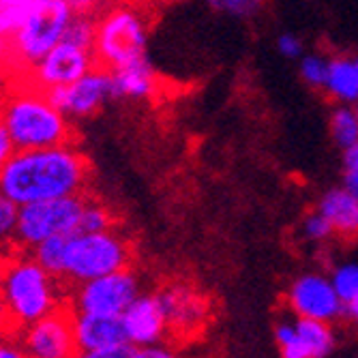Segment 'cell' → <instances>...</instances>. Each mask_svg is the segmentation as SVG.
Segmentation results:
<instances>
[{
	"mask_svg": "<svg viewBox=\"0 0 358 358\" xmlns=\"http://www.w3.org/2000/svg\"><path fill=\"white\" fill-rule=\"evenodd\" d=\"M90 161L76 142L15 150L0 170V193L17 206L86 193Z\"/></svg>",
	"mask_w": 358,
	"mask_h": 358,
	"instance_id": "cell-1",
	"label": "cell"
},
{
	"mask_svg": "<svg viewBox=\"0 0 358 358\" xmlns=\"http://www.w3.org/2000/svg\"><path fill=\"white\" fill-rule=\"evenodd\" d=\"M0 118L17 150L76 142L71 118L54 106L48 90L24 78L0 90Z\"/></svg>",
	"mask_w": 358,
	"mask_h": 358,
	"instance_id": "cell-2",
	"label": "cell"
},
{
	"mask_svg": "<svg viewBox=\"0 0 358 358\" xmlns=\"http://www.w3.org/2000/svg\"><path fill=\"white\" fill-rule=\"evenodd\" d=\"M67 292L69 287L26 249L17 247L0 264V294L17 329H26L28 324L67 305Z\"/></svg>",
	"mask_w": 358,
	"mask_h": 358,
	"instance_id": "cell-3",
	"label": "cell"
},
{
	"mask_svg": "<svg viewBox=\"0 0 358 358\" xmlns=\"http://www.w3.org/2000/svg\"><path fill=\"white\" fill-rule=\"evenodd\" d=\"M76 17L73 7L67 0H35L26 13L22 26L9 43L7 69L20 78L32 64H37L50 50H54Z\"/></svg>",
	"mask_w": 358,
	"mask_h": 358,
	"instance_id": "cell-4",
	"label": "cell"
},
{
	"mask_svg": "<svg viewBox=\"0 0 358 358\" xmlns=\"http://www.w3.org/2000/svg\"><path fill=\"white\" fill-rule=\"evenodd\" d=\"M131 241L114 227L101 232H76L64 245L62 283L73 287L78 283L103 277L131 266Z\"/></svg>",
	"mask_w": 358,
	"mask_h": 358,
	"instance_id": "cell-5",
	"label": "cell"
},
{
	"mask_svg": "<svg viewBox=\"0 0 358 358\" xmlns=\"http://www.w3.org/2000/svg\"><path fill=\"white\" fill-rule=\"evenodd\" d=\"M148 22L131 5H116L96 17L94 58L106 69H116L136 58L146 56Z\"/></svg>",
	"mask_w": 358,
	"mask_h": 358,
	"instance_id": "cell-6",
	"label": "cell"
},
{
	"mask_svg": "<svg viewBox=\"0 0 358 358\" xmlns=\"http://www.w3.org/2000/svg\"><path fill=\"white\" fill-rule=\"evenodd\" d=\"M88 193L67 198L41 200L20 206L15 225V245L30 251L52 236H71L80 230V217Z\"/></svg>",
	"mask_w": 358,
	"mask_h": 358,
	"instance_id": "cell-7",
	"label": "cell"
},
{
	"mask_svg": "<svg viewBox=\"0 0 358 358\" xmlns=\"http://www.w3.org/2000/svg\"><path fill=\"white\" fill-rule=\"evenodd\" d=\"M142 294L140 279L131 268H122L69 287L67 303L78 313L122 315Z\"/></svg>",
	"mask_w": 358,
	"mask_h": 358,
	"instance_id": "cell-8",
	"label": "cell"
},
{
	"mask_svg": "<svg viewBox=\"0 0 358 358\" xmlns=\"http://www.w3.org/2000/svg\"><path fill=\"white\" fill-rule=\"evenodd\" d=\"M78 356L86 358H136L138 348L129 343L120 315L73 311Z\"/></svg>",
	"mask_w": 358,
	"mask_h": 358,
	"instance_id": "cell-9",
	"label": "cell"
},
{
	"mask_svg": "<svg viewBox=\"0 0 358 358\" xmlns=\"http://www.w3.org/2000/svg\"><path fill=\"white\" fill-rule=\"evenodd\" d=\"M275 343L283 358H324L337 350L333 322L311 317H281L275 324Z\"/></svg>",
	"mask_w": 358,
	"mask_h": 358,
	"instance_id": "cell-10",
	"label": "cell"
},
{
	"mask_svg": "<svg viewBox=\"0 0 358 358\" xmlns=\"http://www.w3.org/2000/svg\"><path fill=\"white\" fill-rule=\"evenodd\" d=\"M168 317L170 333L189 339L204 331L210 317V301L202 289L187 281H170L157 292Z\"/></svg>",
	"mask_w": 358,
	"mask_h": 358,
	"instance_id": "cell-11",
	"label": "cell"
},
{
	"mask_svg": "<svg viewBox=\"0 0 358 358\" xmlns=\"http://www.w3.org/2000/svg\"><path fill=\"white\" fill-rule=\"evenodd\" d=\"M54 106L71 120H86L99 114L110 99H114V82L110 69L96 64L80 80L48 90Z\"/></svg>",
	"mask_w": 358,
	"mask_h": 358,
	"instance_id": "cell-12",
	"label": "cell"
},
{
	"mask_svg": "<svg viewBox=\"0 0 358 358\" xmlns=\"http://www.w3.org/2000/svg\"><path fill=\"white\" fill-rule=\"evenodd\" d=\"M26 356L32 358H71L78 356L73 309L62 305L54 313L20 329Z\"/></svg>",
	"mask_w": 358,
	"mask_h": 358,
	"instance_id": "cell-13",
	"label": "cell"
},
{
	"mask_svg": "<svg viewBox=\"0 0 358 358\" xmlns=\"http://www.w3.org/2000/svg\"><path fill=\"white\" fill-rule=\"evenodd\" d=\"M96 58L92 50L73 45L69 41H60L54 50H50L37 64L20 76L28 80L30 84H35L43 90H54L58 86H67L82 76H86L90 69L96 67Z\"/></svg>",
	"mask_w": 358,
	"mask_h": 358,
	"instance_id": "cell-14",
	"label": "cell"
},
{
	"mask_svg": "<svg viewBox=\"0 0 358 358\" xmlns=\"http://www.w3.org/2000/svg\"><path fill=\"white\" fill-rule=\"evenodd\" d=\"M285 305L292 315L337 322L343 317V301L331 281V275L303 273L289 283Z\"/></svg>",
	"mask_w": 358,
	"mask_h": 358,
	"instance_id": "cell-15",
	"label": "cell"
},
{
	"mask_svg": "<svg viewBox=\"0 0 358 358\" xmlns=\"http://www.w3.org/2000/svg\"><path fill=\"white\" fill-rule=\"evenodd\" d=\"M120 317L129 343L136 348L164 343L170 333L168 317L164 313V307H161L157 292L155 294H140Z\"/></svg>",
	"mask_w": 358,
	"mask_h": 358,
	"instance_id": "cell-16",
	"label": "cell"
},
{
	"mask_svg": "<svg viewBox=\"0 0 358 358\" xmlns=\"http://www.w3.org/2000/svg\"><path fill=\"white\" fill-rule=\"evenodd\" d=\"M114 82V99L148 101L159 92L161 82L148 56L136 58L116 69H110Z\"/></svg>",
	"mask_w": 358,
	"mask_h": 358,
	"instance_id": "cell-17",
	"label": "cell"
},
{
	"mask_svg": "<svg viewBox=\"0 0 358 358\" xmlns=\"http://www.w3.org/2000/svg\"><path fill=\"white\" fill-rule=\"evenodd\" d=\"M335 230V238L354 241L358 238V198L343 185L324 191L315 206Z\"/></svg>",
	"mask_w": 358,
	"mask_h": 358,
	"instance_id": "cell-18",
	"label": "cell"
},
{
	"mask_svg": "<svg viewBox=\"0 0 358 358\" xmlns=\"http://www.w3.org/2000/svg\"><path fill=\"white\" fill-rule=\"evenodd\" d=\"M333 103L356 106L358 101V54H339L331 58L327 84L322 88Z\"/></svg>",
	"mask_w": 358,
	"mask_h": 358,
	"instance_id": "cell-19",
	"label": "cell"
},
{
	"mask_svg": "<svg viewBox=\"0 0 358 358\" xmlns=\"http://www.w3.org/2000/svg\"><path fill=\"white\" fill-rule=\"evenodd\" d=\"M331 138L337 148L345 150L354 144H358V112L354 106L335 103L331 118H329Z\"/></svg>",
	"mask_w": 358,
	"mask_h": 358,
	"instance_id": "cell-20",
	"label": "cell"
},
{
	"mask_svg": "<svg viewBox=\"0 0 358 358\" xmlns=\"http://www.w3.org/2000/svg\"><path fill=\"white\" fill-rule=\"evenodd\" d=\"M64 245H67V236H52L30 249L32 257L52 275H56L60 281H62V268H64Z\"/></svg>",
	"mask_w": 358,
	"mask_h": 358,
	"instance_id": "cell-21",
	"label": "cell"
},
{
	"mask_svg": "<svg viewBox=\"0 0 358 358\" xmlns=\"http://www.w3.org/2000/svg\"><path fill=\"white\" fill-rule=\"evenodd\" d=\"M329 64H331L329 56H324L320 52H305L299 60V76L309 88L322 90L324 84H327Z\"/></svg>",
	"mask_w": 358,
	"mask_h": 358,
	"instance_id": "cell-22",
	"label": "cell"
},
{
	"mask_svg": "<svg viewBox=\"0 0 358 358\" xmlns=\"http://www.w3.org/2000/svg\"><path fill=\"white\" fill-rule=\"evenodd\" d=\"M35 0H0V39L9 41L22 26Z\"/></svg>",
	"mask_w": 358,
	"mask_h": 358,
	"instance_id": "cell-23",
	"label": "cell"
},
{
	"mask_svg": "<svg viewBox=\"0 0 358 358\" xmlns=\"http://www.w3.org/2000/svg\"><path fill=\"white\" fill-rule=\"evenodd\" d=\"M110 227H114L112 210L103 202L94 200L92 195H88L84 210H82V217H80V230L78 232H101V230H110Z\"/></svg>",
	"mask_w": 358,
	"mask_h": 358,
	"instance_id": "cell-24",
	"label": "cell"
},
{
	"mask_svg": "<svg viewBox=\"0 0 358 358\" xmlns=\"http://www.w3.org/2000/svg\"><path fill=\"white\" fill-rule=\"evenodd\" d=\"M301 238L309 245H327L335 238V230L317 208L303 217L301 221Z\"/></svg>",
	"mask_w": 358,
	"mask_h": 358,
	"instance_id": "cell-25",
	"label": "cell"
},
{
	"mask_svg": "<svg viewBox=\"0 0 358 358\" xmlns=\"http://www.w3.org/2000/svg\"><path fill=\"white\" fill-rule=\"evenodd\" d=\"M94 35H96V20L94 15H80L76 13V17L71 20L67 32H64V41H69L73 45L86 48L94 52Z\"/></svg>",
	"mask_w": 358,
	"mask_h": 358,
	"instance_id": "cell-26",
	"label": "cell"
},
{
	"mask_svg": "<svg viewBox=\"0 0 358 358\" xmlns=\"http://www.w3.org/2000/svg\"><path fill=\"white\" fill-rule=\"evenodd\" d=\"M331 281L341 301H350L358 294V262H341L333 268Z\"/></svg>",
	"mask_w": 358,
	"mask_h": 358,
	"instance_id": "cell-27",
	"label": "cell"
},
{
	"mask_svg": "<svg viewBox=\"0 0 358 358\" xmlns=\"http://www.w3.org/2000/svg\"><path fill=\"white\" fill-rule=\"evenodd\" d=\"M20 206L11 202L5 193H0V245L15 243V225H17Z\"/></svg>",
	"mask_w": 358,
	"mask_h": 358,
	"instance_id": "cell-28",
	"label": "cell"
},
{
	"mask_svg": "<svg viewBox=\"0 0 358 358\" xmlns=\"http://www.w3.org/2000/svg\"><path fill=\"white\" fill-rule=\"evenodd\" d=\"M208 5L215 7L217 11L238 15V17H251L262 9L264 0H208Z\"/></svg>",
	"mask_w": 358,
	"mask_h": 358,
	"instance_id": "cell-29",
	"label": "cell"
},
{
	"mask_svg": "<svg viewBox=\"0 0 358 358\" xmlns=\"http://www.w3.org/2000/svg\"><path fill=\"white\" fill-rule=\"evenodd\" d=\"M341 174H343V187L358 198V144L343 150Z\"/></svg>",
	"mask_w": 358,
	"mask_h": 358,
	"instance_id": "cell-30",
	"label": "cell"
},
{
	"mask_svg": "<svg viewBox=\"0 0 358 358\" xmlns=\"http://www.w3.org/2000/svg\"><path fill=\"white\" fill-rule=\"evenodd\" d=\"M275 45H277V52L281 54V58H285V60H301V56L305 54V43L299 35H294V32H281Z\"/></svg>",
	"mask_w": 358,
	"mask_h": 358,
	"instance_id": "cell-31",
	"label": "cell"
},
{
	"mask_svg": "<svg viewBox=\"0 0 358 358\" xmlns=\"http://www.w3.org/2000/svg\"><path fill=\"white\" fill-rule=\"evenodd\" d=\"M22 356H26V350L22 343L20 329L0 337V358H22Z\"/></svg>",
	"mask_w": 358,
	"mask_h": 358,
	"instance_id": "cell-32",
	"label": "cell"
},
{
	"mask_svg": "<svg viewBox=\"0 0 358 358\" xmlns=\"http://www.w3.org/2000/svg\"><path fill=\"white\" fill-rule=\"evenodd\" d=\"M67 3L80 15H94V13H99L101 9H106L110 5V0H67Z\"/></svg>",
	"mask_w": 358,
	"mask_h": 358,
	"instance_id": "cell-33",
	"label": "cell"
},
{
	"mask_svg": "<svg viewBox=\"0 0 358 358\" xmlns=\"http://www.w3.org/2000/svg\"><path fill=\"white\" fill-rule=\"evenodd\" d=\"M15 150H17V148H15V144H13L9 131H7V127H5L3 118H0V170L5 168V164L13 157Z\"/></svg>",
	"mask_w": 358,
	"mask_h": 358,
	"instance_id": "cell-34",
	"label": "cell"
},
{
	"mask_svg": "<svg viewBox=\"0 0 358 358\" xmlns=\"http://www.w3.org/2000/svg\"><path fill=\"white\" fill-rule=\"evenodd\" d=\"M166 343H157V345H146V348H138V356L136 358H168L174 352L170 348H164Z\"/></svg>",
	"mask_w": 358,
	"mask_h": 358,
	"instance_id": "cell-35",
	"label": "cell"
},
{
	"mask_svg": "<svg viewBox=\"0 0 358 358\" xmlns=\"http://www.w3.org/2000/svg\"><path fill=\"white\" fill-rule=\"evenodd\" d=\"M15 329H17V327H15V322H13L11 313H9V307H7L3 294H0V337L7 335V333H11V331H15Z\"/></svg>",
	"mask_w": 358,
	"mask_h": 358,
	"instance_id": "cell-36",
	"label": "cell"
},
{
	"mask_svg": "<svg viewBox=\"0 0 358 358\" xmlns=\"http://www.w3.org/2000/svg\"><path fill=\"white\" fill-rule=\"evenodd\" d=\"M343 317L354 327H358V294L343 303Z\"/></svg>",
	"mask_w": 358,
	"mask_h": 358,
	"instance_id": "cell-37",
	"label": "cell"
},
{
	"mask_svg": "<svg viewBox=\"0 0 358 358\" xmlns=\"http://www.w3.org/2000/svg\"><path fill=\"white\" fill-rule=\"evenodd\" d=\"M17 249V245L15 243H9V245H0V264L5 262V259L13 253Z\"/></svg>",
	"mask_w": 358,
	"mask_h": 358,
	"instance_id": "cell-38",
	"label": "cell"
},
{
	"mask_svg": "<svg viewBox=\"0 0 358 358\" xmlns=\"http://www.w3.org/2000/svg\"><path fill=\"white\" fill-rule=\"evenodd\" d=\"M7 58H9V43L5 39H0V64L7 67Z\"/></svg>",
	"mask_w": 358,
	"mask_h": 358,
	"instance_id": "cell-39",
	"label": "cell"
},
{
	"mask_svg": "<svg viewBox=\"0 0 358 358\" xmlns=\"http://www.w3.org/2000/svg\"><path fill=\"white\" fill-rule=\"evenodd\" d=\"M9 69L5 67V64H0V82H3V78H5V73H7Z\"/></svg>",
	"mask_w": 358,
	"mask_h": 358,
	"instance_id": "cell-40",
	"label": "cell"
},
{
	"mask_svg": "<svg viewBox=\"0 0 358 358\" xmlns=\"http://www.w3.org/2000/svg\"><path fill=\"white\" fill-rule=\"evenodd\" d=\"M354 108H356V112H358V101H356V106H354Z\"/></svg>",
	"mask_w": 358,
	"mask_h": 358,
	"instance_id": "cell-41",
	"label": "cell"
}]
</instances>
